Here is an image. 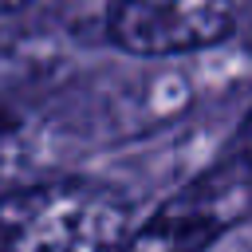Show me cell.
I'll list each match as a JSON object with an SVG mask.
<instances>
[{
  "label": "cell",
  "instance_id": "6da1fadb",
  "mask_svg": "<svg viewBox=\"0 0 252 252\" xmlns=\"http://www.w3.org/2000/svg\"><path fill=\"white\" fill-rule=\"evenodd\" d=\"M130 228V201L87 177L16 185L0 197V252H118Z\"/></svg>",
  "mask_w": 252,
  "mask_h": 252
},
{
  "label": "cell",
  "instance_id": "7a4b0ae2",
  "mask_svg": "<svg viewBox=\"0 0 252 252\" xmlns=\"http://www.w3.org/2000/svg\"><path fill=\"white\" fill-rule=\"evenodd\" d=\"M252 213V165L220 161L173 189L118 252H205Z\"/></svg>",
  "mask_w": 252,
  "mask_h": 252
},
{
  "label": "cell",
  "instance_id": "3957f363",
  "mask_svg": "<svg viewBox=\"0 0 252 252\" xmlns=\"http://www.w3.org/2000/svg\"><path fill=\"white\" fill-rule=\"evenodd\" d=\"M244 0H118L106 16V35L130 55H185L220 43Z\"/></svg>",
  "mask_w": 252,
  "mask_h": 252
},
{
  "label": "cell",
  "instance_id": "277c9868",
  "mask_svg": "<svg viewBox=\"0 0 252 252\" xmlns=\"http://www.w3.org/2000/svg\"><path fill=\"white\" fill-rule=\"evenodd\" d=\"M28 158H32L28 130H24L16 118L0 114V197H4L8 189H16V177L24 173Z\"/></svg>",
  "mask_w": 252,
  "mask_h": 252
},
{
  "label": "cell",
  "instance_id": "5b68a950",
  "mask_svg": "<svg viewBox=\"0 0 252 252\" xmlns=\"http://www.w3.org/2000/svg\"><path fill=\"white\" fill-rule=\"evenodd\" d=\"M236 158L244 165H252V110H248V118H244V126L236 134Z\"/></svg>",
  "mask_w": 252,
  "mask_h": 252
},
{
  "label": "cell",
  "instance_id": "8992f818",
  "mask_svg": "<svg viewBox=\"0 0 252 252\" xmlns=\"http://www.w3.org/2000/svg\"><path fill=\"white\" fill-rule=\"evenodd\" d=\"M24 4H32V0H0V16H8V12H20Z\"/></svg>",
  "mask_w": 252,
  "mask_h": 252
}]
</instances>
